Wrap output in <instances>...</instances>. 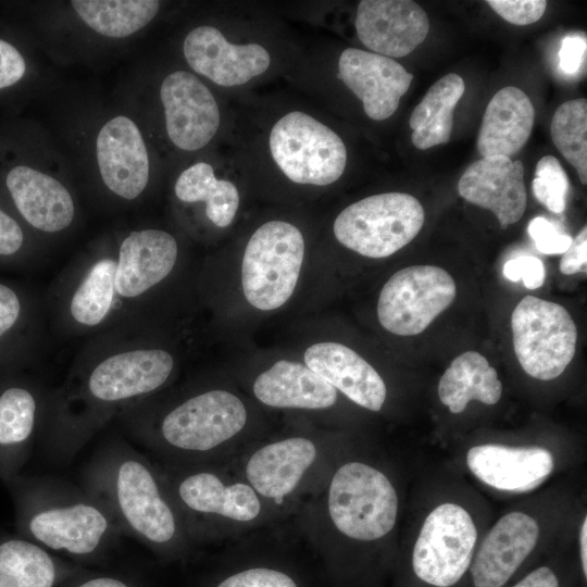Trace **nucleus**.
I'll return each mask as SVG.
<instances>
[{
	"mask_svg": "<svg viewBox=\"0 0 587 587\" xmlns=\"http://www.w3.org/2000/svg\"><path fill=\"white\" fill-rule=\"evenodd\" d=\"M80 486L110 513L120 532L153 552L184 549L187 526L163 474L124 442L97 449L82 470Z\"/></svg>",
	"mask_w": 587,
	"mask_h": 587,
	"instance_id": "obj_1",
	"label": "nucleus"
},
{
	"mask_svg": "<svg viewBox=\"0 0 587 587\" xmlns=\"http://www.w3.org/2000/svg\"><path fill=\"white\" fill-rule=\"evenodd\" d=\"M14 486L22 532L52 553L83 566L101 564L123 536L108 510L80 485L40 476Z\"/></svg>",
	"mask_w": 587,
	"mask_h": 587,
	"instance_id": "obj_2",
	"label": "nucleus"
},
{
	"mask_svg": "<svg viewBox=\"0 0 587 587\" xmlns=\"http://www.w3.org/2000/svg\"><path fill=\"white\" fill-rule=\"evenodd\" d=\"M174 367L161 349H139L111 355L97 364L85 384V403L45 438V453L54 462L73 459L91 438L104 410L159 389Z\"/></svg>",
	"mask_w": 587,
	"mask_h": 587,
	"instance_id": "obj_3",
	"label": "nucleus"
},
{
	"mask_svg": "<svg viewBox=\"0 0 587 587\" xmlns=\"http://www.w3.org/2000/svg\"><path fill=\"white\" fill-rule=\"evenodd\" d=\"M242 401L224 389L195 395L166 412L155 427L134 432L151 450L177 459H198L236 436L246 425Z\"/></svg>",
	"mask_w": 587,
	"mask_h": 587,
	"instance_id": "obj_4",
	"label": "nucleus"
},
{
	"mask_svg": "<svg viewBox=\"0 0 587 587\" xmlns=\"http://www.w3.org/2000/svg\"><path fill=\"white\" fill-rule=\"evenodd\" d=\"M327 509L340 534L358 541H374L394 529L399 498L386 474L367 463L350 461L332 477Z\"/></svg>",
	"mask_w": 587,
	"mask_h": 587,
	"instance_id": "obj_5",
	"label": "nucleus"
},
{
	"mask_svg": "<svg viewBox=\"0 0 587 587\" xmlns=\"http://www.w3.org/2000/svg\"><path fill=\"white\" fill-rule=\"evenodd\" d=\"M420 201L403 192H386L361 199L336 217V239L359 254L387 258L411 242L423 227Z\"/></svg>",
	"mask_w": 587,
	"mask_h": 587,
	"instance_id": "obj_6",
	"label": "nucleus"
},
{
	"mask_svg": "<svg viewBox=\"0 0 587 587\" xmlns=\"http://www.w3.org/2000/svg\"><path fill=\"white\" fill-rule=\"evenodd\" d=\"M304 240L295 225L270 221L250 237L242 258L246 300L262 311L275 310L291 297L301 271Z\"/></svg>",
	"mask_w": 587,
	"mask_h": 587,
	"instance_id": "obj_7",
	"label": "nucleus"
},
{
	"mask_svg": "<svg viewBox=\"0 0 587 587\" xmlns=\"http://www.w3.org/2000/svg\"><path fill=\"white\" fill-rule=\"evenodd\" d=\"M268 146L276 165L297 184L330 185L346 168L347 150L341 138L301 111H291L274 124Z\"/></svg>",
	"mask_w": 587,
	"mask_h": 587,
	"instance_id": "obj_8",
	"label": "nucleus"
},
{
	"mask_svg": "<svg viewBox=\"0 0 587 587\" xmlns=\"http://www.w3.org/2000/svg\"><path fill=\"white\" fill-rule=\"evenodd\" d=\"M511 328L516 359L536 379L559 377L574 358L576 325L559 303L525 296L512 312Z\"/></svg>",
	"mask_w": 587,
	"mask_h": 587,
	"instance_id": "obj_9",
	"label": "nucleus"
},
{
	"mask_svg": "<svg viewBox=\"0 0 587 587\" xmlns=\"http://www.w3.org/2000/svg\"><path fill=\"white\" fill-rule=\"evenodd\" d=\"M477 540L476 524L463 505H436L424 519L412 549L414 575L432 587H452L469 571Z\"/></svg>",
	"mask_w": 587,
	"mask_h": 587,
	"instance_id": "obj_10",
	"label": "nucleus"
},
{
	"mask_svg": "<svg viewBox=\"0 0 587 587\" xmlns=\"http://www.w3.org/2000/svg\"><path fill=\"white\" fill-rule=\"evenodd\" d=\"M455 292L453 278L441 267L412 265L401 268L380 290L378 321L395 335H419L453 302Z\"/></svg>",
	"mask_w": 587,
	"mask_h": 587,
	"instance_id": "obj_11",
	"label": "nucleus"
},
{
	"mask_svg": "<svg viewBox=\"0 0 587 587\" xmlns=\"http://www.w3.org/2000/svg\"><path fill=\"white\" fill-rule=\"evenodd\" d=\"M162 474L185 523L199 517L251 522L261 513L259 495L249 484H227L217 473L196 465Z\"/></svg>",
	"mask_w": 587,
	"mask_h": 587,
	"instance_id": "obj_12",
	"label": "nucleus"
},
{
	"mask_svg": "<svg viewBox=\"0 0 587 587\" xmlns=\"http://www.w3.org/2000/svg\"><path fill=\"white\" fill-rule=\"evenodd\" d=\"M541 533L530 513L503 514L475 550L469 569L474 587H503L537 548Z\"/></svg>",
	"mask_w": 587,
	"mask_h": 587,
	"instance_id": "obj_13",
	"label": "nucleus"
},
{
	"mask_svg": "<svg viewBox=\"0 0 587 587\" xmlns=\"http://www.w3.org/2000/svg\"><path fill=\"white\" fill-rule=\"evenodd\" d=\"M160 98L170 140L184 151H196L215 136L221 115L215 98L193 74L175 71L162 82Z\"/></svg>",
	"mask_w": 587,
	"mask_h": 587,
	"instance_id": "obj_14",
	"label": "nucleus"
},
{
	"mask_svg": "<svg viewBox=\"0 0 587 587\" xmlns=\"http://www.w3.org/2000/svg\"><path fill=\"white\" fill-rule=\"evenodd\" d=\"M183 51L189 66L213 83L233 87L263 74L271 57L259 43H230L215 27L193 28L184 40Z\"/></svg>",
	"mask_w": 587,
	"mask_h": 587,
	"instance_id": "obj_15",
	"label": "nucleus"
},
{
	"mask_svg": "<svg viewBox=\"0 0 587 587\" xmlns=\"http://www.w3.org/2000/svg\"><path fill=\"white\" fill-rule=\"evenodd\" d=\"M361 42L388 58L410 54L429 30L426 12L411 0H362L355 15Z\"/></svg>",
	"mask_w": 587,
	"mask_h": 587,
	"instance_id": "obj_16",
	"label": "nucleus"
},
{
	"mask_svg": "<svg viewBox=\"0 0 587 587\" xmlns=\"http://www.w3.org/2000/svg\"><path fill=\"white\" fill-rule=\"evenodd\" d=\"M338 77L362 101L365 114L375 121L386 120L396 112L413 79L394 59L357 48L341 52Z\"/></svg>",
	"mask_w": 587,
	"mask_h": 587,
	"instance_id": "obj_17",
	"label": "nucleus"
},
{
	"mask_svg": "<svg viewBox=\"0 0 587 587\" xmlns=\"http://www.w3.org/2000/svg\"><path fill=\"white\" fill-rule=\"evenodd\" d=\"M458 191L466 201L492 211L505 229L516 223L526 209L523 163L504 155L482 158L465 170Z\"/></svg>",
	"mask_w": 587,
	"mask_h": 587,
	"instance_id": "obj_18",
	"label": "nucleus"
},
{
	"mask_svg": "<svg viewBox=\"0 0 587 587\" xmlns=\"http://www.w3.org/2000/svg\"><path fill=\"white\" fill-rule=\"evenodd\" d=\"M96 151L102 180L113 193L132 200L145 190L150 163L134 121L124 115L108 121L98 134Z\"/></svg>",
	"mask_w": 587,
	"mask_h": 587,
	"instance_id": "obj_19",
	"label": "nucleus"
},
{
	"mask_svg": "<svg viewBox=\"0 0 587 587\" xmlns=\"http://www.w3.org/2000/svg\"><path fill=\"white\" fill-rule=\"evenodd\" d=\"M466 464L484 484L520 492L540 485L553 471L554 459L548 449L538 446L484 444L469 449Z\"/></svg>",
	"mask_w": 587,
	"mask_h": 587,
	"instance_id": "obj_20",
	"label": "nucleus"
},
{
	"mask_svg": "<svg viewBox=\"0 0 587 587\" xmlns=\"http://www.w3.org/2000/svg\"><path fill=\"white\" fill-rule=\"evenodd\" d=\"M305 365L358 405L377 412L387 388L377 371L359 353L338 342H319L304 352Z\"/></svg>",
	"mask_w": 587,
	"mask_h": 587,
	"instance_id": "obj_21",
	"label": "nucleus"
},
{
	"mask_svg": "<svg viewBox=\"0 0 587 587\" xmlns=\"http://www.w3.org/2000/svg\"><path fill=\"white\" fill-rule=\"evenodd\" d=\"M177 254L171 234L160 229L132 232L120 247L115 291L125 298L142 295L171 273Z\"/></svg>",
	"mask_w": 587,
	"mask_h": 587,
	"instance_id": "obj_22",
	"label": "nucleus"
},
{
	"mask_svg": "<svg viewBox=\"0 0 587 587\" xmlns=\"http://www.w3.org/2000/svg\"><path fill=\"white\" fill-rule=\"evenodd\" d=\"M316 458L311 439L289 437L255 450L247 461L246 477L258 495L280 502L297 488Z\"/></svg>",
	"mask_w": 587,
	"mask_h": 587,
	"instance_id": "obj_23",
	"label": "nucleus"
},
{
	"mask_svg": "<svg viewBox=\"0 0 587 587\" xmlns=\"http://www.w3.org/2000/svg\"><path fill=\"white\" fill-rule=\"evenodd\" d=\"M5 183L17 210L33 227L55 233L72 223L75 211L72 196L54 177L18 165L9 172Z\"/></svg>",
	"mask_w": 587,
	"mask_h": 587,
	"instance_id": "obj_24",
	"label": "nucleus"
},
{
	"mask_svg": "<svg viewBox=\"0 0 587 587\" xmlns=\"http://www.w3.org/2000/svg\"><path fill=\"white\" fill-rule=\"evenodd\" d=\"M535 118L529 97L520 88L508 86L497 91L488 102L477 137V150L483 158H511L527 142Z\"/></svg>",
	"mask_w": 587,
	"mask_h": 587,
	"instance_id": "obj_25",
	"label": "nucleus"
},
{
	"mask_svg": "<svg viewBox=\"0 0 587 587\" xmlns=\"http://www.w3.org/2000/svg\"><path fill=\"white\" fill-rule=\"evenodd\" d=\"M259 401L273 408L327 409L337 401V390L307 365L280 360L253 383Z\"/></svg>",
	"mask_w": 587,
	"mask_h": 587,
	"instance_id": "obj_26",
	"label": "nucleus"
},
{
	"mask_svg": "<svg viewBox=\"0 0 587 587\" xmlns=\"http://www.w3.org/2000/svg\"><path fill=\"white\" fill-rule=\"evenodd\" d=\"M85 570L26 538L0 539V587H60Z\"/></svg>",
	"mask_w": 587,
	"mask_h": 587,
	"instance_id": "obj_27",
	"label": "nucleus"
},
{
	"mask_svg": "<svg viewBox=\"0 0 587 587\" xmlns=\"http://www.w3.org/2000/svg\"><path fill=\"white\" fill-rule=\"evenodd\" d=\"M502 395L497 371L478 352L458 355L445 371L438 384V397L451 413H462L470 401L496 404Z\"/></svg>",
	"mask_w": 587,
	"mask_h": 587,
	"instance_id": "obj_28",
	"label": "nucleus"
},
{
	"mask_svg": "<svg viewBox=\"0 0 587 587\" xmlns=\"http://www.w3.org/2000/svg\"><path fill=\"white\" fill-rule=\"evenodd\" d=\"M464 89L462 77L455 73L445 75L430 86L409 121L412 142L417 149L426 150L450 140L453 111Z\"/></svg>",
	"mask_w": 587,
	"mask_h": 587,
	"instance_id": "obj_29",
	"label": "nucleus"
},
{
	"mask_svg": "<svg viewBox=\"0 0 587 587\" xmlns=\"http://www.w3.org/2000/svg\"><path fill=\"white\" fill-rule=\"evenodd\" d=\"M38 403L26 388L11 387L0 395V474H11L28 452Z\"/></svg>",
	"mask_w": 587,
	"mask_h": 587,
	"instance_id": "obj_30",
	"label": "nucleus"
},
{
	"mask_svg": "<svg viewBox=\"0 0 587 587\" xmlns=\"http://www.w3.org/2000/svg\"><path fill=\"white\" fill-rule=\"evenodd\" d=\"M175 195L183 202H205V214L217 227L228 226L239 207V192L229 180L217 179L213 167L198 162L177 178Z\"/></svg>",
	"mask_w": 587,
	"mask_h": 587,
	"instance_id": "obj_31",
	"label": "nucleus"
},
{
	"mask_svg": "<svg viewBox=\"0 0 587 587\" xmlns=\"http://www.w3.org/2000/svg\"><path fill=\"white\" fill-rule=\"evenodd\" d=\"M77 15L96 33L111 38L128 37L157 15L155 0H74Z\"/></svg>",
	"mask_w": 587,
	"mask_h": 587,
	"instance_id": "obj_32",
	"label": "nucleus"
},
{
	"mask_svg": "<svg viewBox=\"0 0 587 587\" xmlns=\"http://www.w3.org/2000/svg\"><path fill=\"white\" fill-rule=\"evenodd\" d=\"M551 138L561 154L574 166L583 185L587 184V101L569 100L554 112Z\"/></svg>",
	"mask_w": 587,
	"mask_h": 587,
	"instance_id": "obj_33",
	"label": "nucleus"
},
{
	"mask_svg": "<svg viewBox=\"0 0 587 587\" xmlns=\"http://www.w3.org/2000/svg\"><path fill=\"white\" fill-rule=\"evenodd\" d=\"M116 262L102 259L96 262L71 301L75 321L86 326L98 325L108 314L115 291Z\"/></svg>",
	"mask_w": 587,
	"mask_h": 587,
	"instance_id": "obj_34",
	"label": "nucleus"
},
{
	"mask_svg": "<svg viewBox=\"0 0 587 587\" xmlns=\"http://www.w3.org/2000/svg\"><path fill=\"white\" fill-rule=\"evenodd\" d=\"M532 190L535 198L552 213L559 214L565 210L569 179L554 157L545 155L537 162Z\"/></svg>",
	"mask_w": 587,
	"mask_h": 587,
	"instance_id": "obj_35",
	"label": "nucleus"
},
{
	"mask_svg": "<svg viewBox=\"0 0 587 587\" xmlns=\"http://www.w3.org/2000/svg\"><path fill=\"white\" fill-rule=\"evenodd\" d=\"M215 587H298L286 573L270 567H251L227 576Z\"/></svg>",
	"mask_w": 587,
	"mask_h": 587,
	"instance_id": "obj_36",
	"label": "nucleus"
},
{
	"mask_svg": "<svg viewBox=\"0 0 587 587\" xmlns=\"http://www.w3.org/2000/svg\"><path fill=\"white\" fill-rule=\"evenodd\" d=\"M487 4L503 20L514 25H529L545 13V0H488Z\"/></svg>",
	"mask_w": 587,
	"mask_h": 587,
	"instance_id": "obj_37",
	"label": "nucleus"
},
{
	"mask_svg": "<svg viewBox=\"0 0 587 587\" xmlns=\"http://www.w3.org/2000/svg\"><path fill=\"white\" fill-rule=\"evenodd\" d=\"M528 234L536 248L545 254L564 253L572 242L570 235L560 233L553 223L542 216L529 222Z\"/></svg>",
	"mask_w": 587,
	"mask_h": 587,
	"instance_id": "obj_38",
	"label": "nucleus"
},
{
	"mask_svg": "<svg viewBox=\"0 0 587 587\" xmlns=\"http://www.w3.org/2000/svg\"><path fill=\"white\" fill-rule=\"evenodd\" d=\"M503 275L512 282L523 280L528 289H537L542 286L546 270L541 260L536 257L523 255L509 260L504 263Z\"/></svg>",
	"mask_w": 587,
	"mask_h": 587,
	"instance_id": "obj_39",
	"label": "nucleus"
},
{
	"mask_svg": "<svg viewBox=\"0 0 587 587\" xmlns=\"http://www.w3.org/2000/svg\"><path fill=\"white\" fill-rule=\"evenodd\" d=\"M60 587H140L128 574L111 571L85 570Z\"/></svg>",
	"mask_w": 587,
	"mask_h": 587,
	"instance_id": "obj_40",
	"label": "nucleus"
},
{
	"mask_svg": "<svg viewBox=\"0 0 587 587\" xmlns=\"http://www.w3.org/2000/svg\"><path fill=\"white\" fill-rule=\"evenodd\" d=\"M26 71L24 58L11 43L0 39V89L17 83Z\"/></svg>",
	"mask_w": 587,
	"mask_h": 587,
	"instance_id": "obj_41",
	"label": "nucleus"
},
{
	"mask_svg": "<svg viewBox=\"0 0 587 587\" xmlns=\"http://www.w3.org/2000/svg\"><path fill=\"white\" fill-rule=\"evenodd\" d=\"M560 272L564 275L586 273L587 271V227L586 225L572 238L567 250L560 261Z\"/></svg>",
	"mask_w": 587,
	"mask_h": 587,
	"instance_id": "obj_42",
	"label": "nucleus"
},
{
	"mask_svg": "<svg viewBox=\"0 0 587 587\" xmlns=\"http://www.w3.org/2000/svg\"><path fill=\"white\" fill-rule=\"evenodd\" d=\"M585 53V38L578 36L564 38L559 51L560 67L566 74H575L583 63Z\"/></svg>",
	"mask_w": 587,
	"mask_h": 587,
	"instance_id": "obj_43",
	"label": "nucleus"
},
{
	"mask_svg": "<svg viewBox=\"0 0 587 587\" xmlns=\"http://www.w3.org/2000/svg\"><path fill=\"white\" fill-rule=\"evenodd\" d=\"M23 239L20 225L0 210V255L15 253L22 247Z\"/></svg>",
	"mask_w": 587,
	"mask_h": 587,
	"instance_id": "obj_44",
	"label": "nucleus"
},
{
	"mask_svg": "<svg viewBox=\"0 0 587 587\" xmlns=\"http://www.w3.org/2000/svg\"><path fill=\"white\" fill-rule=\"evenodd\" d=\"M20 311L21 304L16 294L0 284V337L14 325Z\"/></svg>",
	"mask_w": 587,
	"mask_h": 587,
	"instance_id": "obj_45",
	"label": "nucleus"
},
{
	"mask_svg": "<svg viewBox=\"0 0 587 587\" xmlns=\"http://www.w3.org/2000/svg\"><path fill=\"white\" fill-rule=\"evenodd\" d=\"M512 587H560L557 573L549 566H538Z\"/></svg>",
	"mask_w": 587,
	"mask_h": 587,
	"instance_id": "obj_46",
	"label": "nucleus"
},
{
	"mask_svg": "<svg viewBox=\"0 0 587 587\" xmlns=\"http://www.w3.org/2000/svg\"><path fill=\"white\" fill-rule=\"evenodd\" d=\"M579 555L584 577H587V519L584 517L579 530Z\"/></svg>",
	"mask_w": 587,
	"mask_h": 587,
	"instance_id": "obj_47",
	"label": "nucleus"
}]
</instances>
